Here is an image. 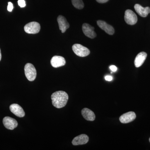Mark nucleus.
I'll return each instance as SVG.
<instances>
[{"label":"nucleus","mask_w":150,"mask_h":150,"mask_svg":"<svg viewBox=\"0 0 150 150\" xmlns=\"http://www.w3.org/2000/svg\"><path fill=\"white\" fill-rule=\"evenodd\" d=\"M52 104L56 108H61L67 105L69 96L66 92L58 91L52 94L51 96Z\"/></svg>","instance_id":"1"},{"label":"nucleus","mask_w":150,"mask_h":150,"mask_svg":"<svg viewBox=\"0 0 150 150\" xmlns=\"http://www.w3.org/2000/svg\"><path fill=\"white\" fill-rule=\"evenodd\" d=\"M25 74L28 80L33 81L36 78L37 72L35 67L32 64L28 63L24 67Z\"/></svg>","instance_id":"2"},{"label":"nucleus","mask_w":150,"mask_h":150,"mask_svg":"<svg viewBox=\"0 0 150 150\" xmlns=\"http://www.w3.org/2000/svg\"><path fill=\"white\" fill-rule=\"evenodd\" d=\"M73 51L77 56L86 57L89 55L90 51L88 48L80 44H75L72 46Z\"/></svg>","instance_id":"3"},{"label":"nucleus","mask_w":150,"mask_h":150,"mask_svg":"<svg viewBox=\"0 0 150 150\" xmlns=\"http://www.w3.org/2000/svg\"><path fill=\"white\" fill-rule=\"evenodd\" d=\"M24 29L26 33L29 34H36L40 31V25L36 22H31L25 25Z\"/></svg>","instance_id":"4"},{"label":"nucleus","mask_w":150,"mask_h":150,"mask_svg":"<svg viewBox=\"0 0 150 150\" xmlns=\"http://www.w3.org/2000/svg\"><path fill=\"white\" fill-rule=\"evenodd\" d=\"M124 19L127 24L130 25H134L137 23L138 21V18L137 15L131 10H127L125 13Z\"/></svg>","instance_id":"5"},{"label":"nucleus","mask_w":150,"mask_h":150,"mask_svg":"<svg viewBox=\"0 0 150 150\" xmlns=\"http://www.w3.org/2000/svg\"><path fill=\"white\" fill-rule=\"evenodd\" d=\"M82 30L85 35L89 38L92 39L96 36V33L94 31V28L88 23L83 24Z\"/></svg>","instance_id":"6"},{"label":"nucleus","mask_w":150,"mask_h":150,"mask_svg":"<svg viewBox=\"0 0 150 150\" xmlns=\"http://www.w3.org/2000/svg\"><path fill=\"white\" fill-rule=\"evenodd\" d=\"M3 124L7 129L13 130L18 126L17 121L10 117H5L3 119Z\"/></svg>","instance_id":"7"},{"label":"nucleus","mask_w":150,"mask_h":150,"mask_svg":"<svg viewBox=\"0 0 150 150\" xmlns=\"http://www.w3.org/2000/svg\"><path fill=\"white\" fill-rule=\"evenodd\" d=\"M136 118V113L133 111H130L121 115L119 120L121 123H127L134 121Z\"/></svg>","instance_id":"8"},{"label":"nucleus","mask_w":150,"mask_h":150,"mask_svg":"<svg viewBox=\"0 0 150 150\" xmlns=\"http://www.w3.org/2000/svg\"><path fill=\"white\" fill-rule=\"evenodd\" d=\"M97 23L98 25L108 34L110 35H112L114 34L115 32L114 28L111 25L106 23L105 21L98 20L97 22Z\"/></svg>","instance_id":"9"},{"label":"nucleus","mask_w":150,"mask_h":150,"mask_svg":"<svg viewBox=\"0 0 150 150\" xmlns=\"http://www.w3.org/2000/svg\"><path fill=\"white\" fill-rule=\"evenodd\" d=\"M10 110L14 115L18 117H24L25 113L22 108L17 104H13L10 106Z\"/></svg>","instance_id":"10"},{"label":"nucleus","mask_w":150,"mask_h":150,"mask_svg":"<svg viewBox=\"0 0 150 150\" xmlns=\"http://www.w3.org/2000/svg\"><path fill=\"white\" fill-rule=\"evenodd\" d=\"M66 63L64 58L61 56H54L52 57L51 61V65L54 68H58L64 66Z\"/></svg>","instance_id":"11"},{"label":"nucleus","mask_w":150,"mask_h":150,"mask_svg":"<svg viewBox=\"0 0 150 150\" xmlns=\"http://www.w3.org/2000/svg\"><path fill=\"white\" fill-rule=\"evenodd\" d=\"M59 29L62 30V33L66 32L67 29L69 28L70 25L65 17L60 15L57 18Z\"/></svg>","instance_id":"12"},{"label":"nucleus","mask_w":150,"mask_h":150,"mask_svg":"<svg viewBox=\"0 0 150 150\" xmlns=\"http://www.w3.org/2000/svg\"><path fill=\"white\" fill-rule=\"evenodd\" d=\"M89 137L86 134L79 135L73 139L72 143L74 146L85 144L88 142Z\"/></svg>","instance_id":"13"},{"label":"nucleus","mask_w":150,"mask_h":150,"mask_svg":"<svg viewBox=\"0 0 150 150\" xmlns=\"http://www.w3.org/2000/svg\"><path fill=\"white\" fill-rule=\"evenodd\" d=\"M134 9L138 14L142 17H146L150 13V8L149 7H143L139 4H136L134 6Z\"/></svg>","instance_id":"14"},{"label":"nucleus","mask_w":150,"mask_h":150,"mask_svg":"<svg viewBox=\"0 0 150 150\" xmlns=\"http://www.w3.org/2000/svg\"><path fill=\"white\" fill-rule=\"evenodd\" d=\"M147 54L146 52H142L139 53L135 58L134 64L137 68H139L144 64L146 58Z\"/></svg>","instance_id":"15"},{"label":"nucleus","mask_w":150,"mask_h":150,"mask_svg":"<svg viewBox=\"0 0 150 150\" xmlns=\"http://www.w3.org/2000/svg\"><path fill=\"white\" fill-rule=\"evenodd\" d=\"M82 115L86 120L93 121L95 119V114L93 111L87 108H84L81 111Z\"/></svg>","instance_id":"16"},{"label":"nucleus","mask_w":150,"mask_h":150,"mask_svg":"<svg viewBox=\"0 0 150 150\" xmlns=\"http://www.w3.org/2000/svg\"><path fill=\"white\" fill-rule=\"evenodd\" d=\"M71 1L73 5L78 9H82L84 6L82 0H71Z\"/></svg>","instance_id":"17"},{"label":"nucleus","mask_w":150,"mask_h":150,"mask_svg":"<svg viewBox=\"0 0 150 150\" xmlns=\"http://www.w3.org/2000/svg\"><path fill=\"white\" fill-rule=\"evenodd\" d=\"M18 4L20 7L24 8L26 6V4H25V2L24 0H18Z\"/></svg>","instance_id":"18"},{"label":"nucleus","mask_w":150,"mask_h":150,"mask_svg":"<svg viewBox=\"0 0 150 150\" xmlns=\"http://www.w3.org/2000/svg\"><path fill=\"white\" fill-rule=\"evenodd\" d=\"M13 8V4L12 3H11V2L8 3V6L7 10L8 11L11 12Z\"/></svg>","instance_id":"19"},{"label":"nucleus","mask_w":150,"mask_h":150,"mask_svg":"<svg viewBox=\"0 0 150 150\" xmlns=\"http://www.w3.org/2000/svg\"><path fill=\"white\" fill-rule=\"evenodd\" d=\"M110 69L111 70V71L112 72H115L117 71V68L115 66H114V65H112V66H110Z\"/></svg>","instance_id":"20"},{"label":"nucleus","mask_w":150,"mask_h":150,"mask_svg":"<svg viewBox=\"0 0 150 150\" xmlns=\"http://www.w3.org/2000/svg\"><path fill=\"white\" fill-rule=\"evenodd\" d=\"M105 79L106 81H110L112 80V77L110 76H106L105 77Z\"/></svg>","instance_id":"21"},{"label":"nucleus","mask_w":150,"mask_h":150,"mask_svg":"<svg viewBox=\"0 0 150 150\" xmlns=\"http://www.w3.org/2000/svg\"><path fill=\"white\" fill-rule=\"evenodd\" d=\"M109 0H96L97 2L100 3V4H103V3H105L108 1Z\"/></svg>","instance_id":"22"},{"label":"nucleus","mask_w":150,"mask_h":150,"mask_svg":"<svg viewBox=\"0 0 150 150\" xmlns=\"http://www.w3.org/2000/svg\"><path fill=\"white\" fill-rule=\"evenodd\" d=\"M1 59V49H0V61Z\"/></svg>","instance_id":"23"},{"label":"nucleus","mask_w":150,"mask_h":150,"mask_svg":"<svg viewBox=\"0 0 150 150\" xmlns=\"http://www.w3.org/2000/svg\"><path fill=\"white\" fill-rule=\"evenodd\" d=\"M149 142H150V138H149Z\"/></svg>","instance_id":"24"}]
</instances>
